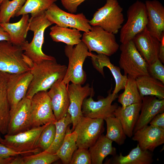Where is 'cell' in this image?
Here are the masks:
<instances>
[{
  "label": "cell",
  "instance_id": "44",
  "mask_svg": "<svg viewBox=\"0 0 164 164\" xmlns=\"http://www.w3.org/2000/svg\"><path fill=\"white\" fill-rule=\"evenodd\" d=\"M3 41L10 42V38L8 33L0 25V42Z\"/></svg>",
  "mask_w": 164,
  "mask_h": 164
},
{
  "label": "cell",
  "instance_id": "41",
  "mask_svg": "<svg viewBox=\"0 0 164 164\" xmlns=\"http://www.w3.org/2000/svg\"><path fill=\"white\" fill-rule=\"evenodd\" d=\"M86 0H61L63 7L70 13H75L77 8L83 2Z\"/></svg>",
  "mask_w": 164,
  "mask_h": 164
},
{
  "label": "cell",
  "instance_id": "17",
  "mask_svg": "<svg viewBox=\"0 0 164 164\" xmlns=\"http://www.w3.org/2000/svg\"><path fill=\"white\" fill-rule=\"evenodd\" d=\"M63 79L57 80L47 91L56 121L66 115L70 105L67 86Z\"/></svg>",
  "mask_w": 164,
  "mask_h": 164
},
{
  "label": "cell",
  "instance_id": "4",
  "mask_svg": "<svg viewBox=\"0 0 164 164\" xmlns=\"http://www.w3.org/2000/svg\"><path fill=\"white\" fill-rule=\"evenodd\" d=\"M122 11L117 0H107L105 5L94 13L89 23L91 26H98L108 32L116 34L125 20Z\"/></svg>",
  "mask_w": 164,
  "mask_h": 164
},
{
  "label": "cell",
  "instance_id": "38",
  "mask_svg": "<svg viewBox=\"0 0 164 164\" xmlns=\"http://www.w3.org/2000/svg\"><path fill=\"white\" fill-rule=\"evenodd\" d=\"M70 164H91V155L88 149L78 148L73 153Z\"/></svg>",
  "mask_w": 164,
  "mask_h": 164
},
{
  "label": "cell",
  "instance_id": "19",
  "mask_svg": "<svg viewBox=\"0 0 164 164\" xmlns=\"http://www.w3.org/2000/svg\"><path fill=\"white\" fill-rule=\"evenodd\" d=\"M132 139L138 142L142 149L153 152L164 143V129L148 125L135 132Z\"/></svg>",
  "mask_w": 164,
  "mask_h": 164
},
{
  "label": "cell",
  "instance_id": "21",
  "mask_svg": "<svg viewBox=\"0 0 164 164\" xmlns=\"http://www.w3.org/2000/svg\"><path fill=\"white\" fill-rule=\"evenodd\" d=\"M142 99L141 112L135 125L134 133L148 125L155 116L164 111V99H159L152 96H145Z\"/></svg>",
  "mask_w": 164,
  "mask_h": 164
},
{
  "label": "cell",
  "instance_id": "11",
  "mask_svg": "<svg viewBox=\"0 0 164 164\" xmlns=\"http://www.w3.org/2000/svg\"><path fill=\"white\" fill-rule=\"evenodd\" d=\"M45 14L50 22L60 27L75 28L84 32H88L91 29L89 20L83 13L75 14L67 12L55 3L45 11Z\"/></svg>",
  "mask_w": 164,
  "mask_h": 164
},
{
  "label": "cell",
  "instance_id": "20",
  "mask_svg": "<svg viewBox=\"0 0 164 164\" xmlns=\"http://www.w3.org/2000/svg\"><path fill=\"white\" fill-rule=\"evenodd\" d=\"M148 22L146 28L149 33L160 41L164 32V7L157 0H147Z\"/></svg>",
  "mask_w": 164,
  "mask_h": 164
},
{
  "label": "cell",
  "instance_id": "27",
  "mask_svg": "<svg viewBox=\"0 0 164 164\" xmlns=\"http://www.w3.org/2000/svg\"><path fill=\"white\" fill-rule=\"evenodd\" d=\"M112 142L103 134L100 136L95 143L89 148L91 164H102L107 156L116 154V149L113 147Z\"/></svg>",
  "mask_w": 164,
  "mask_h": 164
},
{
  "label": "cell",
  "instance_id": "3",
  "mask_svg": "<svg viewBox=\"0 0 164 164\" xmlns=\"http://www.w3.org/2000/svg\"><path fill=\"white\" fill-rule=\"evenodd\" d=\"M75 46L66 45L64 48L65 54L68 58L69 63L62 80L67 86L70 82L81 85L85 83L87 77L83 68V63L86 58L94 55L89 51L82 41Z\"/></svg>",
  "mask_w": 164,
  "mask_h": 164
},
{
  "label": "cell",
  "instance_id": "35",
  "mask_svg": "<svg viewBox=\"0 0 164 164\" xmlns=\"http://www.w3.org/2000/svg\"><path fill=\"white\" fill-rule=\"evenodd\" d=\"M57 0H26L16 16L31 14L32 16L45 11Z\"/></svg>",
  "mask_w": 164,
  "mask_h": 164
},
{
  "label": "cell",
  "instance_id": "6",
  "mask_svg": "<svg viewBox=\"0 0 164 164\" xmlns=\"http://www.w3.org/2000/svg\"><path fill=\"white\" fill-rule=\"evenodd\" d=\"M30 69L21 46L9 41L0 42V72L17 73L30 71Z\"/></svg>",
  "mask_w": 164,
  "mask_h": 164
},
{
  "label": "cell",
  "instance_id": "29",
  "mask_svg": "<svg viewBox=\"0 0 164 164\" xmlns=\"http://www.w3.org/2000/svg\"><path fill=\"white\" fill-rule=\"evenodd\" d=\"M7 73L0 72V130L2 134H6L10 106L7 90Z\"/></svg>",
  "mask_w": 164,
  "mask_h": 164
},
{
  "label": "cell",
  "instance_id": "7",
  "mask_svg": "<svg viewBox=\"0 0 164 164\" xmlns=\"http://www.w3.org/2000/svg\"><path fill=\"white\" fill-rule=\"evenodd\" d=\"M121 54L119 61V67L123 70L124 75L135 79L149 75L148 65L141 55L132 40L121 43L119 47Z\"/></svg>",
  "mask_w": 164,
  "mask_h": 164
},
{
  "label": "cell",
  "instance_id": "28",
  "mask_svg": "<svg viewBox=\"0 0 164 164\" xmlns=\"http://www.w3.org/2000/svg\"><path fill=\"white\" fill-rule=\"evenodd\" d=\"M50 30V36L54 42L74 46L82 41V35L76 29L61 27L56 25L51 27Z\"/></svg>",
  "mask_w": 164,
  "mask_h": 164
},
{
  "label": "cell",
  "instance_id": "31",
  "mask_svg": "<svg viewBox=\"0 0 164 164\" xmlns=\"http://www.w3.org/2000/svg\"><path fill=\"white\" fill-rule=\"evenodd\" d=\"M77 137L76 131L71 132H67V129L63 142L56 153L63 164L70 163L73 153L78 148L76 144Z\"/></svg>",
  "mask_w": 164,
  "mask_h": 164
},
{
  "label": "cell",
  "instance_id": "34",
  "mask_svg": "<svg viewBox=\"0 0 164 164\" xmlns=\"http://www.w3.org/2000/svg\"><path fill=\"white\" fill-rule=\"evenodd\" d=\"M26 0H3L0 4V24L9 22L15 16Z\"/></svg>",
  "mask_w": 164,
  "mask_h": 164
},
{
  "label": "cell",
  "instance_id": "14",
  "mask_svg": "<svg viewBox=\"0 0 164 164\" xmlns=\"http://www.w3.org/2000/svg\"><path fill=\"white\" fill-rule=\"evenodd\" d=\"M70 105L67 112L70 115L72 121L73 131L75 127L83 116L82 105L84 99L88 96L93 97L94 91L93 87L87 84L84 86L72 83L67 86Z\"/></svg>",
  "mask_w": 164,
  "mask_h": 164
},
{
  "label": "cell",
  "instance_id": "33",
  "mask_svg": "<svg viewBox=\"0 0 164 164\" xmlns=\"http://www.w3.org/2000/svg\"><path fill=\"white\" fill-rule=\"evenodd\" d=\"M104 120L107 125V133L105 136L119 145L124 144L126 136L119 119L114 116L108 117Z\"/></svg>",
  "mask_w": 164,
  "mask_h": 164
},
{
  "label": "cell",
  "instance_id": "45",
  "mask_svg": "<svg viewBox=\"0 0 164 164\" xmlns=\"http://www.w3.org/2000/svg\"><path fill=\"white\" fill-rule=\"evenodd\" d=\"M10 164H24V163L22 158L18 157L14 158Z\"/></svg>",
  "mask_w": 164,
  "mask_h": 164
},
{
  "label": "cell",
  "instance_id": "16",
  "mask_svg": "<svg viewBox=\"0 0 164 164\" xmlns=\"http://www.w3.org/2000/svg\"><path fill=\"white\" fill-rule=\"evenodd\" d=\"M7 90L10 108L25 97L32 79L30 70L17 73H7Z\"/></svg>",
  "mask_w": 164,
  "mask_h": 164
},
{
  "label": "cell",
  "instance_id": "26",
  "mask_svg": "<svg viewBox=\"0 0 164 164\" xmlns=\"http://www.w3.org/2000/svg\"><path fill=\"white\" fill-rule=\"evenodd\" d=\"M139 93L142 97L146 96L164 99V84L150 75L140 76L136 79Z\"/></svg>",
  "mask_w": 164,
  "mask_h": 164
},
{
  "label": "cell",
  "instance_id": "32",
  "mask_svg": "<svg viewBox=\"0 0 164 164\" xmlns=\"http://www.w3.org/2000/svg\"><path fill=\"white\" fill-rule=\"evenodd\" d=\"M71 123V118L68 112L65 116L54 123L56 128L54 139L50 146L44 151L51 154H56L63 142L68 126Z\"/></svg>",
  "mask_w": 164,
  "mask_h": 164
},
{
  "label": "cell",
  "instance_id": "18",
  "mask_svg": "<svg viewBox=\"0 0 164 164\" xmlns=\"http://www.w3.org/2000/svg\"><path fill=\"white\" fill-rule=\"evenodd\" d=\"M132 40L148 65L159 59L160 41L150 34L146 27L136 35Z\"/></svg>",
  "mask_w": 164,
  "mask_h": 164
},
{
  "label": "cell",
  "instance_id": "15",
  "mask_svg": "<svg viewBox=\"0 0 164 164\" xmlns=\"http://www.w3.org/2000/svg\"><path fill=\"white\" fill-rule=\"evenodd\" d=\"M30 104V99L25 97L10 108L6 134L14 135L32 128L29 120Z\"/></svg>",
  "mask_w": 164,
  "mask_h": 164
},
{
  "label": "cell",
  "instance_id": "8",
  "mask_svg": "<svg viewBox=\"0 0 164 164\" xmlns=\"http://www.w3.org/2000/svg\"><path fill=\"white\" fill-rule=\"evenodd\" d=\"M127 13V21L121 29L120 41L121 43L132 40L146 27L148 22L145 5L141 1L137 0L131 5Z\"/></svg>",
  "mask_w": 164,
  "mask_h": 164
},
{
  "label": "cell",
  "instance_id": "36",
  "mask_svg": "<svg viewBox=\"0 0 164 164\" xmlns=\"http://www.w3.org/2000/svg\"><path fill=\"white\" fill-rule=\"evenodd\" d=\"M24 164H50L60 159L56 154L43 151L22 158Z\"/></svg>",
  "mask_w": 164,
  "mask_h": 164
},
{
  "label": "cell",
  "instance_id": "46",
  "mask_svg": "<svg viewBox=\"0 0 164 164\" xmlns=\"http://www.w3.org/2000/svg\"><path fill=\"white\" fill-rule=\"evenodd\" d=\"M14 158L13 157H11L5 159L0 158V164H10L12 160Z\"/></svg>",
  "mask_w": 164,
  "mask_h": 164
},
{
  "label": "cell",
  "instance_id": "12",
  "mask_svg": "<svg viewBox=\"0 0 164 164\" xmlns=\"http://www.w3.org/2000/svg\"><path fill=\"white\" fill-rule=\"evenodd\" d=\"M104 120L82 116L73 131L77 135L78 148L88 149L93 145L104 130Z\"/></svg>",
  "mask_w": 164,
  "mask_h": 164
},
{
  "label": "cell",
  "instance_id": "22",
  "mask_svg": "<svg viewBox=\"0 0 164 164\" xmlns=\"http://www.w3.org/2000/svg\"><path fill=\"white\" fill-rule=\"evenodd\" d=\"M91 58L94 67L103 77L104 76V67H108L111 71L115 82V87L112 93L117 94L121 90L124 89L127 80V76L121 74L120 67L112 64L108 56L104 54H94Z\"/></svg>",
  "mask_w": 164,
  "mask_h": 164
},
{
  "label": "cell",
  "instance_id": "9",
  "mask_svg": "<svg viewBox=\"0 0 164 164\" xmlns=\"http://www.w3.org/2000/svg\"><path fill=\"white\" fill-rule=\"evenodd\" d=\"M48 124L14 135L6 134L4 138L0 139V142L17 152L29 154L39 152V139L42 131Z\"/></svg>",
  "mask_w": 164,
  "mask_h": 164
},
{
  "label": "cell",
  "instance_id": "13",
  "mask_svg": "<svg viewBox=\"0 0 164 164\" xmlns=\"http://www.w3.org/2000/svg\"><path fill=\"white\" fill-rule=\"evenodd\" d=\"M111 88L106 97H100L97 101H94L92 97L85 98L81 107L83 116L104 120L108 117L114 116V113L118 105L116 103L113 104L112 103L118 95L117 94L111 93Z\"/></svg>",
  "mask_w": 164,
  "mask_h": 164
},
{
  "label": "cell",
  "instance_id": "40",
  "mask_svg": "<svg viewBox=\"0 0 164 164\" xmlns=\"http://www.w3.org/2000/svg\"><path fill=\"white\" fill-rule=\"evenodd\" d=\"M25 152L16 151L8 147L0 142V158L5 159L11 157H14L19 155L28 154Z\"/></svg>",
  "mask_w": 164,
  "mask_h": 164
},
{
  "label": "cell",
  "instance_id": "23",
  "mask_svg": "<svg viewBox=\"0 0 164 164\" xmlns=\"http://www.w3.org/2000/svg\"><path fill=\"white\" fill-rule=\"evenodd\" d=\"M141 103L129 105L124 108L118 106L114 113V116L120 120L124 132L127 137L132 136L133 130L138 119Z\"/></svg>",
  "mask_w": 164,
  "mask_h": 164
},
{
  "label": "cell",
  "instance_id": "25",
  "mask_svg": "<svg viewBox=\"0 0 164 164\" xmlns=\"http://www.w3.org/2000/svg\"><path fill=\"white\" fill-rule=\"evenodd\" d=\"M22 15L21 19L17 22L0 24L9 34L10 42L13 45L21 46L26 41L29 19V14Z\"/></svg>",
  "mask_w": 164,
  "mask_h": 164
},
{
  "label": "cell",
  "instance_id": "1",
  "mask_svg": "<svg viewBox=\"0 0 164 164\" xmlns=\"http://www.w3.org/2000/svg\"><path fill=\"white\" fill-rule=\"evenodd\" d=\"M67 67L58 63L52 56L37 63H33L30 71L32 79L25 97L30 99L40 91H47L57 80L63 79Z\"/></svg>",
  "mask_w": 164,
  "mask_h": 164
},
{
  "label": "cell",
  "instance_id": "47",
  "mask_svg": "<svg viewBox=\"0 0 164 164\" xmlns=\"http://www.w3.org/2000/svg\"><path fill=\"white\" fill-rule=\"evenodd\" d=\"M3 0H0V4H1Z\"/></svg>",
  "mask_w": 164,
  "mask_h": 164
},
{
  "label": "cell",
  "instance_id": "39",
  "mask_svg": "<svg viewBox=\"0 0 164 164\" xmlns=\"http://www.w3.org/2000/svg\"><path fill=\"white\" fill-rule=\"evenodd\" d=\"M149 75L164 84V66L159 59L148 65Z\"/></svg>",
  "mask_w": 164,
  "mask_h": 164
},
{
  "label": "cell",
  "instance_id": "24",
  "mask_svg": "<svg viewBox=\"0 0 164 164\" xmlns=\"http://www.w3.org/2000/svg\"><path fill=\"white\" fill-rule=\"evenodd\" d=\"M152 152L142 149L138 144L127 155L123 156L121 153L113 156L106 162L113 164H151L153 162Z\"/></svg>",
  "mask_w": 164,
  "mask_h": 164
},
{
  "label": "cell",
  "instance_id": "37",
  "mask_svg": "<svg viewBox=\"0 0 164 164\" xmlns=\"http://www.w3.org/2000/svg\"><path fill=\"white\" fill-rule=\"evenodd\" d=\"M56 131L54 123H49L42 131L38 142V147L43 151L47 149L54 139Z\"/></svg>",
  "mask_w": 164,
  "mask_h": 164
},
{
  "label": "cell",
  "instance_id": "42",
  "mask_svg": "<svg viewBox=\"0 0 164 164\" xmlns=\"http://www.w3.org/2000/svg\"><path fill=\"white\" fill-rule=\"evenodd\" d=\"M150 125L164 129V112L158 114L149 122Z\"/></svg>",
  "mask_w": 164,
  "mask_h": 164
},
{
  "label": "cell",
  "instance_id": "10",
  "mask_svg": "<svg viewBox=\"0 0 164 164\" xmlns=\"http://www.w3.org/2000/svg\"><path fill=\"white\" fill-rule=\"evenodd\" d=\"M29 120L31 128L56 121L47 91H39L30 99Z\"/></svg>",
  "mask_w": 164,
  "mask_h": 164
},
{
  "label": "cell",
  "instance_id": "30",
  "mask_svg": "<svg viewBox=\"0 0 164 164\" xmlns=\"http://www.w3.org/2000/svg\"><path fill=\"white\" fill-rule=\"evenodd\" d=\"M127 77L124 91L118 97V101L121 104L122 108L129 105L142 102L136 79L129 76H127Z\"/></svg>",
  "mask_w": 164,
  "mask_h": 164
},
{
  "label": "cell",
  "instance_id": "43",
  "mask_svg": "<svg viewBox=\"0 0 164 164\" xmlns=\"http://www.w3.org/2000/svg\"><path fill=\"white\" fill-rule=\"evenodd\" d=\"M159 58L161 62L164 63V32L162 36L160 41Z\"/></svg>",
  "mask_w": 164,
  "mask_h": 164
},
{
  "label": "cell",
  "instance_id": "5",
  "mask_svg": "<svg viewBox=\"0 0 164 164\" xmlns=\"http://www.w3.org/2000/svg\"><path fill=\"white\" fill-rule=\"evenodd\" d=\"M81 40L90 52L95 51L108 56L116 53L119 47L114 34L97 26H92L90 31L84 32Z\"/></svg>",
  "mask_w": 164,
  "mask_h": 164
},
{
  "label": "cell",
  "instance_id": "48",
  "mask_svg": "<svg viewBox=\"0 0 164 164\" xmlns=\"http://www.w3.org/2000/svg\"><path fill=\"white\" fill-rule=\"evenodd\" d=\"M1 132H0V139L2 138L1 137Z\"/></svg>",
  "mask_w": 164,
  "mask_h": 164
},
{
  "label": "cell",
  "instance_id": "2",
  "mask_svg": "<svg viewBox=\"0 0 164 164\" xmlns=\"http://www.w3.org/2000/svg\"><path fill=\"white\" fill-rule=\"evenodd\" d=\"M52 24L47 18L45 11L31 16L29 19L27 31H32L33 37L30 43L26 41L21 47L24 54L33 63H38L52 56L44 54L42 47L45 31Z\"/></svg>",
  "mask_w": 164,
  "mask_h": 164
}]
</instances>
